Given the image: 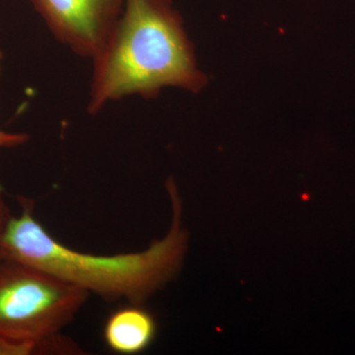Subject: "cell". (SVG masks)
Here are the masks:
<instances>
[{"mask_svg":"<svg viewBox=\"0 0 355 355\" xmlns=\"http://www.w3.org/2000/svg\"><path fill=\"white\" fill-rule=\"evenodd\" d=\"M173 219L169 232L144 251L83 253L58 242L34 216L35 202L19 198L22 211L11 216L1 243L2 260L41 268L107 301L144 304L181 270L188 244L182 202L174 180L167 182Z\"/></svg>","mask_w":355,"mask_h":355,"instance_id":"cell-1","label":"cell"},{"mask_svg":"<svg viewBox=\"0 0 355 355\" xmlns=\"http://www.w3.org/2000/svg\"><path fill=\"white\" fill-rule=\"evenodd\" d=\"M87 113L132 96L153 99L165 87L198 93L207 77L172 0H125L106 41L91 58Z\"/></svg>","mask_w":355,"mask_h":355,"instance_id":"cell-2","label":"cell"},{"mask_svg":"<svg viewBox=\"0 0 355 355\" xmlns=\"http://www.w3.org/2000/svg\"><path fill=\"white\" fill-rule=\"evenodd\" d=\"M90 296L57 275L17 263H0V338L38 345L43 354H78L60 331Z\"/></svg>","mask_w":355,"mask_h":355,"instance_id":"cell-3","label":"cell"},{"mask_svg":"<svg viewBox=\"0 0 355 355\" xmlns=\"http://www.w3.org/2000/svg\"><path fill=\"white\" fill-rule=\"evenodd\" d=\"M53 38L91 60L113 30L125 0H30Z\"/></svg>","mask_w":355,"mask_h":355,"instance_id":"cell-4","label":"cell"},{"mask_svg":"<svg viewBox=\"0 0 355 355\" xmlns=\"http://www.w3.org/2000/svg\"><path fill=\"white\" fill-rule=\"evenodd\" d=\"M157 322L142 304H130L114 311L104 324L103 338L116 354L133 355L148 349L157 336Z\"/></svg>","mask_w":355,"mask_h":355,"instance_id":"cell-5","label":"cell"},{"mask_svg":"<svg viewBox=\"0 0 355 355\" xmlns=\"http://www.w3.org/2000/svg\"><path fill=\"white\" fill-rule=\"evenodd\" d=\"M43 354L38 345L12 342L0 338V355H30Z\"/></svg>","mask_w":355,"mask_h":355,"instance_id":"cell-6","label":"cell"},{"mask_svg":"<svg viewBox=\"0 0 355 355\" xmlns=\"http://www.w3.org/2000/svg\"><path fill=\"white\" fill-rule=\"evenodd\" d=\"M30 137L25 132H11L0 130V148H15L24 146Z\"/></svg>","mask_w":355,"mask_h":355,"instance_id":"cell-7","label":"cell"},{"mask_svg":"<svg viewBox=\"0 0 355 355\" xmlns=\"http://www.w3.org/2000/svg\"><path fill=\"white\" fill-rule=\"evenodd\" d=\"M11 216H11L8 205H7L6 198H4L3 190H2L1 186H0V263L2 261V238H3L7 224H8L9 219H10Z\"/></svg>","mask_w":355,"mask_h":355,"instance_id":"cell-8","label":"cell"},{"mask_svg":"<svg viewBox=\"0 0 355 355\" xmlns=\"http://www.w3.org/2000/svg\"><path fill=\"white\" fill-rule=\"evenodd\" d=\"M2 62H3V55H2L1 51H0V76L2 73Z\"/></svg>","mask_w":355,"mask_h":355,"instance_id":"cell-9","label":"cell"}]
</instances>
